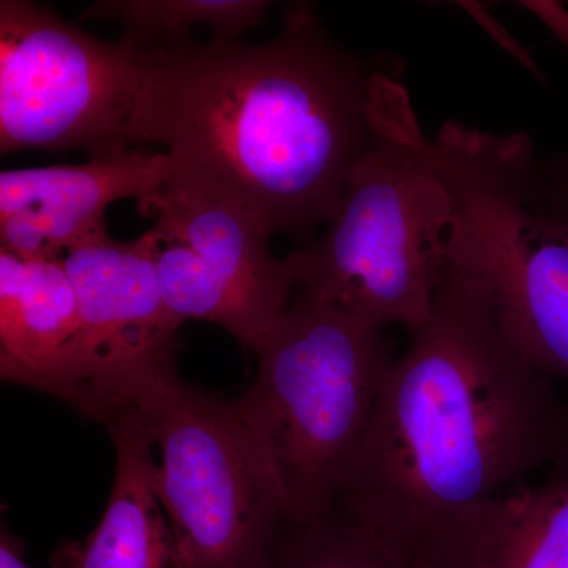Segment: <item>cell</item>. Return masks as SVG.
I'll list each match as a JSON object with an SVG mask.
<instances>
[{"mask_svg":"<svg viewBox=\"0 0 568 568\" xmlns=\"http://www.w3.org/2000/svg\"><path fill=\"white\" fill-rule=\"evenodd\" d=\"M396 78L294 3L263 43L186 39L149 50L134 100V145L159 144L168 181L305 237L335 215L354 164L379 132Z\"/></svg>","mask_w":568,"mask_h":568,"instance_id":"cell-1","label":"cell"},{"mask_svg":"<svg viewBox=\"0 0 568 568\" xmlns=\"http://www.w3.org/2000/svg\"><path fill=\"white\" fill-rule=\"evenodd\" d=\"M395 358L332 506L407 559L469 508L568 454V402L448 267Z\"/></svg>","mask_w":568,"mask_h":568,"instance_id":"cell-2","label":"cell"},{"mask_svg":"<svg viewBox=\"0 0 568 568\" xmlns=\"http://www.w3.org/2000/svg\"><path fill=\"white\" fill-rule=\"evenodd\" d=\"M454 201L395 80L379 132L347 178L324 234L291 253L295 293L338 306L376 327H424L448 271Z\"/></svg>","mask_w":568,"mask_h":568,"instance_id":"cell-3","label":"cell"},{"mask_svg":"<svg viewBox=\"0 0 568 568\" xmlns=\"http://www.w3.org/2000/svg\"><path fill=\"white\" fill-rule=\"evenodd\" d=\"M253 386L233 405L274 470L286 517L315 518L334 504L388 372L384 328L294 293L257 354Z\"/></svg>","mask_w":568,"mask_h":568,"instance_id":"cell-4","label":"cell"},{"mask_svg":"<svg viewBox=\"0 0 568 568\" xmlns=\"http://www.w3.org/2000/svg\"><path fill=\"white\" fill-rule=\"evenodd\" d=\"M132 407L162 455L156 493L182 568H268L286 504L233 402L186 384L170 357Z\"/></svg>","mask_w":568,"mask_h":568,"instance_id":"cell-5","label":"cell"},{"mask_svg":"<svg viewBox=\"0 0 568 568\" xmlns=\"http://www.w3.org/2000/svg\"><path fill=\"white\" fill-rule=\"evenodd\" d=\"M149 50L82 31L29 0L0 2V152L91 159L136 148L134 100Z\"/></svg>","mask_w":568,"mask_h":568,"instance_id":"cell-6","label":"cell"},{"mask_svg":"<svg viewBox=\"0 0 568 568\" xmlns=\"http://www.w3.org/2000/svg\"><path fill=\"white\" fill-rule=\"evenodd\" d=\"M168 308L182 323L209 321L260 354L293 302L291 256L271 252V230L215 194L168 181L138 201Z\"/></svg>","mask_w":568,"mask_h":568,"instance_id":"cell-7","label":"cell"},{"mask_svg":"<svg viewBox=\"0 0 568 568\" xmlns=\"http://www.w3.org/2000/svg\"><path fill=\"white\" fill-rule=\"evenodd\" d=\"M452 264L485 295L523 361L568 383V230L528 186L497 182L467 201L452 235Z\"/></svg>","mask_w":568,"mask_h":568,"instance_id":"cell-8","label":"cell"},{"mask_svg":"<svg viewBox=\"0 0 568 568\" xmlns=\"http://www.w3.org/2000/svg\"><path fill=\"white\" fill-rule=\"evenodd\" d=\"M80 306L70 406L106 425L130 409L141 384L174 357L182 321L160 287L149 235L81 242L62 257Z\"/></svg>","mask_w":568,"mask_h":568,"instance_id":"cell-9","label":"cell"},{"mask_svg":"<svg viewBox=\"0 0 568 568\" xmlns=\"http://www.w3.org/2000/svg\"><path fill=\"white\" fill-rule=\"evenodd\" d=\"M170 173V156L144 145L82 164L2 171L0 248L29 263L62 260L108 233L104 213L112 203L151 196Z\"/></svg>","mask_w":568,"mask_h":568,"instance_id":"cell-10","label":"cell"},{"mask_svg":"<svg viewBox=\"0 0 568 568\" xmlns=\"http://www.w3.org/2000/svg\"><path fill=\"white\" fill-rule=\"evenodd\" d=\"M418 568H568V454L426 538Z\"/></svg>","mask_w":568,"mask_h":568,"instance_id":"cell-11","label":"cell"},{"mask_svg":"<svg viewBox=\"0 0 568 568\" xmlns=\"http://www.w3.org/2000/svg\"><path fill=\"white\" fill-rule=\"evenodd\" d=\"M81 317L62 260L22 261L0 248V375L71 402Z\"/></svg>","mask_w":568,"mask_h":568,"instance_id":"cell-12","label":"cell"},{"mask_svg":"<svg viewBox=\"0 0 568 568\" xmlns=\"http://www.w3.org/2000/svg\"><path fill=\"white\" fill-rule=\"evenodd\" d=\"M118 465L102 521L55 549L50 568H182L159 493L153 437L140 410L108 422Z\"/></svg>","mask_w":568,"mask_h":568,"instance_id":"cell-13","label":"cell"},{"mask_svg":"<svg viewBox=\"0 0 568 568\" xmlns=\"http://www.w3.org/2000/svg\"><path fill=\"white\" fill-rule=\"evenodd\" d=\"M271 2L263 0H100L81 20L118 22L122 39L144 50L192 39V29L207 26L213 41H235L261 24Z\"/></svg>","mask_w":568,"mask_h":568,"instance_id":"cell-14","label":"cell"},{"mask_svg":"<svg viewBox=\"0 0 568 568\" xmlns=\"http://www.w3.org/2000/svg\"><path fill=\"white\" fill-rule=\"evenodd\" d=\"M268 568H418L376 534L331 506L320 517L284 518Z\"/></svg>","mask_w":568,"mask_h":568,"instance_id":"cell-15","label":"cell"},{"mask_svg":"<svg viewBox=\"0 0 568 568\" xmlns=\"http://www.w3.org/2000/svg\"><path fill=\"white\" fill-rule=\"evenodd\" d=\"M538 204L568 230V155L537 164Z\"/></svg>","mask_w":568,"mask_h":568,"instance_id":"cell-16","label":"cell"},{"mask_svg":"<svg viewBox=\"0 0 568 568\" xmlns=\"http://www.w3.org/2000/svg\"><path fill=\"white\" fill-rule=\"evenodd\" d=\"M526 9L534 11L552 33L568 47V11L555 2H526Z\"/></svg>","mask_w":568,"mask_h":568,"instance_id":"cell-17","label":"cell"},{"mask_svg":"<svg viewBox=\"0 0 568 568\" xmlns=\"http://www.w3.org/2000/svg\"><path fill=\"white\" fill-rule=\"evenodd\" d=\"M26 548L21 538L14 537L2 526L0 532V568H31L24 559Z\"/></svg>","mask_w":568,"mask_h":568,"instance_id":"cell-18","label":"cell"}]
</instances>
